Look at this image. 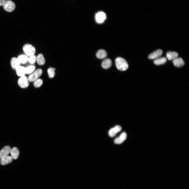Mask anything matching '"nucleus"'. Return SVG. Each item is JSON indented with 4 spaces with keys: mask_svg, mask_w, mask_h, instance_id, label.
I'll return each mask as SVG.
<instances>
[{
    "mask_svg": "<svg viewBox=\"0 0 189 189\" xmlns=\"http://www.w3.org/2000/svg\"><path fill=\"white\" fill-rule=\"evenodd\" d=\"M116 64L117 69L121 71L126 70L128 67V64L124 59L120 57L117 58L115 60Z\"/></svg>",
    "mask_w": 189,
    "mask_h": 189,
    "instance_id": "nucleus-1",
    "label": "nucleus"
},
{
    "mask_svg": "<svg viewBox=\"0 0 189 189\" xmlns=\"http://www.w3.org/2000/svg\"><path fill=\"white\" fill-rule=\"evenodd\" d=\"M23 51L26 55L30 56L34 55L35 53L36 50L35 48L32 45L27 44L23 46Z\"/></svg>",
    "mask_w": 189,
    "mask_h": 189,
    "instance_id": "nucleus-2",
    "label": "nucleus"
},
{
    "mask_svg": "<svg viewBox=\"0 0 189 189\" xmlns=\"http://www.w3.org/2000/svg\"><path fill=\"white\" fill-rule=\"evenodd\" d=\"M42 73L43 71L41 69H37L31 74L28 77L29 82H34L39 78Z\"/></svg>",
    "mask_w": 189,
    "mask_h": 189,
    "instance_id": "nucleus-3",
    "label": "nucleus"
},
{
    "mask_svg": "<svg viewBox=\"0 0 189 189\" xmlns=\"http://www.w3.org/2000/svg\"><path fill=\"white\" fill-rule=\"evenodd\" d=\"M3 6L4 10L8 12L13 11L15 7V3L9 0H5Z\"/></svg>",
    "mask_w": 189,
    "mask_h": 189,
    "instance_id": "nucleus-4",
    "label": "nucleus"
},
{
    "mask_svg": "<svg viewBox=\"0 0 189 189\" xmlns=\"http://www.w3.org/2000/svg\"><path fill=\"white\" fill-rule=\"evenodd\" d=\"M29 81L28 78L24 76L20 77L18 81V83L20 87L22 88H27L29 85Z\"/></svg>",
    "mask_w": 189,
    "mask_h": 189,
    "instance_id": "nucleus-5",
    "label": "nucleus"
},
{
    "mask_svg": "<svg viewBox=\"0 0 189 189\" xmlns=\"http://www.w3.org/2000/svg\"><path fill=\"white\" fill-rule=\"evenodd\" d=\"M106 14L103 12H99L97 13L95 16L96 22L98 23H103L106 19Z\"/></svg>",
    "mask_w": 189,
    "mask_h": 189,
    "instance_id": "nucleus-6",
    "label": "nucleus"
},
{
    "mask_svg": "<svg viewBox=\"0 0 189 189\" xmlns=\"http://www.w3.org/2000/svg\"><path fill=\"white\" fill-rule=\"evenodd\" d=\"M121 130L122 128L120 126L118 125L116 126L109 130L108 132L109 135L111 137H113Z\"/></svg>",
    "mask_w": 189,
    "mask_h": 189,
    "instance_id": "nucleus-7",
    "label": "nucleus"
},
{
    "mask_svg": "<svg viewBox=\"0 0 189 189\" xmlns=\"http://www.w3.org/2000/svg\"><path fill=\"white\" fill-rule=\"evenodd\" d=\"M11 148L10 146H7L4 147L0 151V159L7 155L10 152Z\"/></svg>",
    "mask_w": 189,
    "mask_h": 189,
    "instance_id": "nucleus-8",
    "label": "nucleus"
},
{
    "mask_svg": "<svg viewBox=\"0 0 189 189\" xmlns=\"http://www.w3.org/2000/svg\"><path fill=\"white\" fill-rule=\"evenodd\" d=\"M162 50L160 49L157 50L150 54L148 58L149 59H156L162 55Z\"/></svg>",
    "mask_w": 189,
    "mask_h": 189,
    "instance_id": "nucleus-9",
    "label": "nucleus"
},
{
    "mask_svg": "<svg viewBox=\"0 0 189 189\" xmlns=\"http://www.w3.org/2000/svg\"><path fill=\"white\" fill-rule=\"evenodd\" d=\"M20 63L17 57H13L10 60L11 66L13 69L15 70L20 66Z\"/></svg>",
    "mask_w": 189,
    "mask_h": 189,
    "instance_id": "nucleus-10",
    "label": "nucleus"
},
{
    "mask_svg": "<svg viewBox=\"0 0 189 189\" xmlns=\"http://www.w3.org/2000/svg\"><path fill=\"white\" fill-rule=\"evenodd\" d=\"M127 135L125 132L123 133L119 137L116 138L114 141L115 143L120 144L122 143L126 139Z\"/></svg>",
    "mask_w": 189,
    "mask_h": 189,
    "instance_id": "nucleus-11",
    "label": "nucleus"
},
{
    "mask_svg": "<svg viewBox=\"0 0 189 189\" xmlns=\"http://www.w3.org/2000/svg\"><path fill=\"white\" fill-rule=\"evenodd\" d=\"M12 160L11 156L7 155L0 159V163L2 165H5L11 162Z\"/></svg>",
    "mask_w": 189,
    "mask_h": 189,
    "instance_id": "nucleus-12",
    "label": "nucleus"
},
{
    "mask_svg": "<svg viewBox=\"0 0 189 189\" xmlns=\"http://www.w3.org/2000/svg\"><path fill=\"white\" fill-rule=\"evenodd\" d=\"M15 70L18 76H24L26 74V68L24 66H19Z\"/></svg>",
    "mask_w": 189,
    "mask_h": 189,
    "instance_id": "nucleus-13",
    "label": "nucleus"
},
{
    "mask_svg": "<svg viewBox=\"0 0 189 189\" xmlns=\"http://www.w3.org/2000/svg\"><path fill=\"white\" fill-rule=\"evenodd\" d=\"M174 65L177 67H181L185 64V62L183 59L181 57H177L173 60Z\"/></svg>",
    "mask_w": 189,
    "mask_h": 189,
    "instance_id": "nucleus-14",
    "label": "nucleus"
},
{
    "mask_svg": "<svg viewBox=\"0 0 189 189\" xmlns=\"http://www.w3.org/2000/svg\"><path fill=\"white\" fill-rule=\"evenodd\" d=\"M178 54L177 52L175 51H168L166 54L167 58L169 60H173L178 57Z\"/></svg>",
    "mask_w": 189,
    "mask_h": 189,
    "instance_id": "nucleus-15",
    "label": "nucleus"
},
{
    "mask_svg": "<svg viewBox=\"0 0 189 189\" xmlns=\"http://www.w3.org/2000/svg\"><path fill=\"white\" fill-rule=\"evenodd\" d=\"M10 153L12 159L15 160L18 158L19 154V151L17 148H13L11 150Z\"/></svg>",
    "mask_w": 189,
    "mask_h": 189,
    "instance_id": "nucleus-16",
    "label": "nucleus"
},
{
    "mask_svg": "<svg viewBox=\"0 0 189 189\" xmlns=\"http://www.w3.org/2000/svg\"><path fill=\"white\" fill-rule=\"evenodd\" d=\"M106 52L104 50L101 49L98 50L96 53L97 57L99 59H103L107 56Z\"/></svg>",
    "mask_w": 189,
    "mask_h": 189,
    "instance_id": "nucleus-17",
    "label": "nucleus"
},
{
    "mask_svg": "<svg viewBox=\"0 0 189 189\" xmlns=\"http://www.w3.org/2000/svg\"><path fill=\"white\" fill-rule=\"evenodd\" d=\"M111 60L109 59L104 60L102 63V67L104 69H107L110 67L112 65Z\"/></svg>",
    "mask_w": 189,
    "mask_h": 189,
    "instance_id": "nucleus-18",
    "label": "nucleus"
},
{
    "mask_svg": "<svg viewBox=\"0 0 189 189\" xmlns=\"http://www.w3.org/2000/svg\"><path fill=\"white\" fill-rule=\"evenodd\" d=\"M36 61L38 64L40 65H44L45 63V60L43 55L40 54L36 57Z\"/></svg>",
    "mask_w": 189,
    "mask_h": 189,
    "instance_id": "nucleus-19",
    "label": "nucleus"
},
{
    "mask_svg": "<svg viewBox=\"0 0 189 189\" xmlns=\"http://www.w3.org/2000/svg\"><path fill=\"white\" fill-rule=\"evenodd\" d=\"M166 61V59L163 57L156 59L154 60V63L155 65H159L164 64Z\"/></svg>",
    "mask_w": 189,
    "mask_h": 189,
    "instance_id": "nucleus-20",
    "label": "nucleus"
},
{
    "mask_svg": "<svg viewBox=\"0 0 189 189\" xmlns=\"http://www.w3.org/2000/svg\"><path fill=\"white\" fill-rule=\"evenodd\" d=\"M20 63L25 64L28 61V57L27 56L24 55H19L17 57Z\"/></svg>",
    "mask_w": 189,
    "mask_h": 189,
    "instance_id": "nucleus-21",
    "label": "nucleus"
},
{
    "mask_svg": "<svg viewBox=\"0 0 189 189\" xmlns=\"http://www.w3.org/2000/svg\"><path fill=\"white\" fill-rule=\"evenodd\" d=\"M43 81L42 79L39 78L34 82V86L36 88L40 87L43 85Z\"/></svg>",
    "mask_w": 189,
    "mask_h": 189,
    "instance_id": "nucleus-22",
    "label": "nucleus"
},
{
    "mask_svg": "<svg viewBox=\"0 0 189 189\" xmlns=\"http://www.w3.org/2000/svg\"><path fill=\"white\" fill-rule=\"evenodd\" d=\"M47 72L49 78H52L55 76V73L53 68L51 67L49 68L47 70Z\"/></svg>",
    "mask_w": 189,
    "mask_h": 189,
    "instance_id": "nucleus-23",
    "label": "nucleus"
},
{
    "mask_svg": "<svg viewBox=\"0 0 189 189\" xmlns=\"http://www.w3.org/2000/svg\"><path fill=\"white\" fill-rule=\"evenodd\" d=\"M35 68V66L34 65H30L28 66L26 68V74H29L32 73L34 71Z\"/></svg>",
    "mask_w": 189,
    "mask_h": 189,
    "instance_id": "nucleus-24",
    "label": "nucleus"
},
{
    "mask_svg": "<svg viewBox=\"0 0 189 189\" xmlns=\"http://www.w3.org/2000/svg\"><path fill=\"white\" fill-rule=\"evenodd\" d=\"M36 61V57L34 55L31 56L29 58H28V61L32 64H34Z\"/></svg>",
    "mask_w": 189,
    "mask_h": 189,
    "instance_id": "nucleus-25",
    "label": "nucleus"
},
{
    "mask_svg": "<svg viewBox=\"0 0 189 189\" xmlns=\"http://www.w3.org/2000/svg\"><path fill=\"white\" fill-rule=\"evenodd\" d=\"M5 0H0V6H3Z\"/></svg>",
    "mask_w": 189,
    "mask_h": 189,
    "instance_id": "nucleus-26",
    "label": "nucleus"
}]
</instances>
